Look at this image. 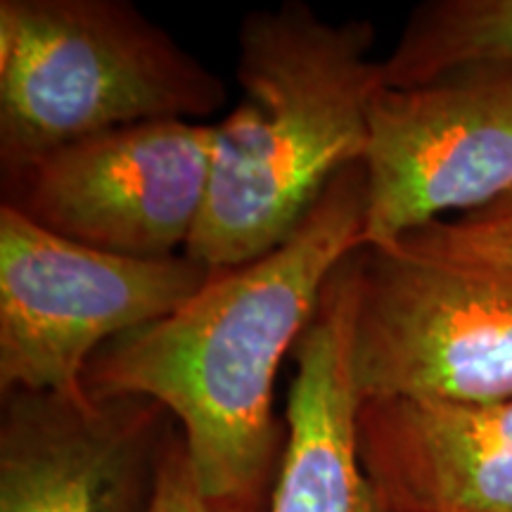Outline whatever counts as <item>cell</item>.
<instances>
[{
    "label": "cell",
    "mask_w": 512,
    "mask_h": 512,
    "mask_svg": "<svg viewBox=\"0 0 512 512\" xmlns=\"http://www.w3.org/2000/svg\"><path fill=\"white\" fill-rule=\"evenodd\" d=\"M354 380L361 401L510 399V268L358 249Z\"/></svg>",
    "instance_id": "5"
},
{
    "label": "cell",
    "mask_w": 512,
    "mask_h": 512,
    "mask_svg": "<svg viewBox=\"0 0 512 512\" xmlns=\"http://www.w3.org/2000/svg\"><path fill=\"white\" fill-rule=\"evenodd\" d=\"M169 434L143 396L3 394L0 512H147Z\"/></svg>",
    "instance_id": "8"
},
{
    "label": "cell",
    "mask_w": 512,
    "mask_h": 512,
    "mask_svg": "<svg viewBox=\"0 0 512 512\" xmlns=\"http://www.w3.org/2000/svg\"><path fill=\"white\" fill-rule=\"evenodd\" d=\"M394 249L439 264L512 271V192L486 207L427 223L396 242Z\"/></svg>",
    "instance_id": "12"
},
{
    "label": "cell",
    "mask_w": 512,
    "mask_h": 512,
    "mask_svg": "<svg viewBox=\"0 0 512 512\" xmlns=\"http://www.w3.org/2000/svg\"><path fill=\"white\" fill-rule=\"evenodd\" d=\"M358 448L384 512H512V396L361 401Z\"/></svg>",
    "instance_id": "9"
},
{
    "label": "cell",
    "mask_w": 512,
    "mask_h": 512,
    "mask_svg": "<svg viewBox=\"0 0 512 512\" xmlns=\"http://www.w3.org/2000/svg\"><path fill=\"white\" fill-rule=\"evenodd\" d=\"M214 72L128 0L0 3L3 178L74 140L226 105Z\"/></svg>",
    "instance_id": "3"
},
{
    "label": "cell",
    "mask_w": 512,
    "mask_h": 512,
    "mask_svg": "<svg viewBox=\"0 0 512 512\" xmlns=\"http://www.w3.org/2000/svg\"><path fill=\"white\" fill-rule=\"evenodd\" d=\"M375 27L332 24L299 0L254 10L238 31L242 100L214 124L209 192L185 256L211 273L245 266L294 233L339 171L363 162Z\"/></svg>",
    "instance_id": "2"
},
{
    "label": "cell",
    "mask_w": 512,
    "mask_h": 512,
    "mask_svg": "<svg viewBox=\"0 0 512 512\" xmlns=\"http://www.w3.org/2000/svg\"><path fill=\"white\" fill-rule=\"evenodd\" d=\"M363 247L387 249L512 192V64H472L370 102Z\"/></svg>",
    "instance_id": "7"
},
{
    "label": "cell",
    "mask_w": 512,
    "mask_h": 512,
    "mask_svg": "<svg viewBox=\"0 0 512 512\" xmlns=\"http://www.w3.org/2000/svg\"><path fill=\"white\" fill-rule=\"evenodd\" d=\"M472 64H512V0H432L380 62L387 88H413Z\"/></svg>",
    "instance_id": "11"
},
{
    "label": "cell",
    "mask_w": 512,
    "mask_h": 512,
    "mask_svg": "<svg viewBox=\"0 0 512 512\" xmlns=\"http://www.w3.org/2000/svg\"><path fill=\"white\" fill-rule=\"evenodd\" d=\"M358 252L330 275L294 344L297 363L278 479L268 512H384L358 448L354 320Z\"/></svg>",
    "instance_id": "10"
},
{
    "label": "cell",
    "mask_w": 512,
    "mask_h": 512,
    "mask_svg": "<svg viewBox=\"0 0 512 512\" xmlns=\"http://www.w3.org/2000/svg\"><path fill=\"white\" fill-rule=\"evenodd\" d=\"M368 181L332 178L283 245L219 271L181 309L107 342L86 366L95 396H143L181 422L197 486L252 510L280 446L273 384L335 268L363 247Z\"/></svg>",
    "instance_id": "1"
},
{
    "label": "cell",
    "mask_w": 512,
    "mask_h": 512,
    "mask_svg": "<svg viewBox=\"0 0 512 512\" xmlns=\"http://www.w3.org/2000/svg\"><path fill=\"white\" fill-rule=\"evenodd\" d=\"M214 124L145 121L57 147L3 178L36 226L131 259L185 254L209 192Z\"/></svg>",
    "instance_id": "6"
},
{
    "label": "cell",
    "mask_w": 512,
    "mask_h": 512,
    "mask_svg": "<svg viewBox=\"0 0 512 512\" xmlns=\"http://www.w3.org/2000/svg\"><path fill=\"white\" fill-rule=\"evenodd\" d=\"M211 275L185 254L79 245L0 204V392L83 399L88 361L107 342L171 316Z\"/></svg>",
    "instance_id": "4"
},
{
    "label": "cell",
    "mask_w": 512,
    "mask_h": 512,
    "mask_svg": "<svg viewBox=\"0 0 512 512\" xmlns=\"http://www.w3.org/2000/svg\"><path fill=\"white\" fill-rule=\"evenodd\" d=\"M147 512H252L230 503H216L207 498L197 486L192 472L188 448L183 437L176 432L169 434L164 456L159 460L155 479V494H152Z\"/></svg>",
    "instance_id": "13"
}]
</instances>
